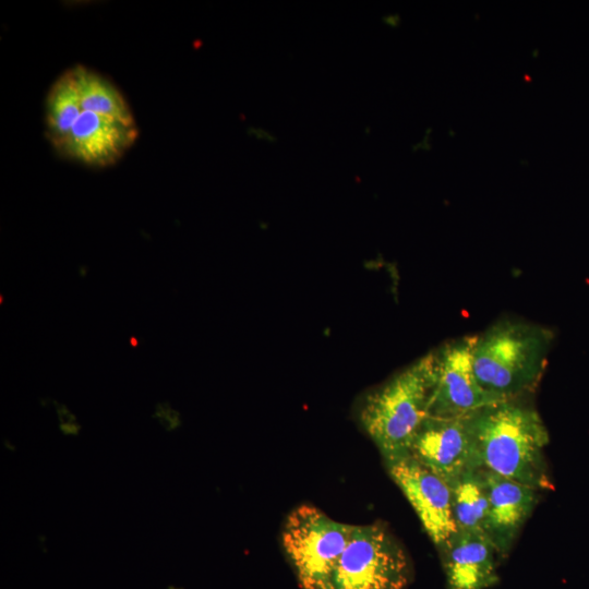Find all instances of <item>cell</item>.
I'll list each match as a JSON object with an SVG mask.
<instances>
[{
	"label": "cell",
	"mask_w": 589,
	"mask_h": 589,
	"mask_svg": "<svg viewBox=\"0 0 589 589\" xmlns=\"http://www.w3.org/2000/svg\"><path fill=\"white\" fill-rule=\"evenodd\" d=\"M552 339V332L538 324L508 318L494 323L476 338L479 384L500 401L530 394L545 370Z\"/></svg>",
	"instance_id": "3957f363"
},
{
	"label": "cell",
	"mask_w": 589,
	"mask_h": 589,
	"mask_svg": "<svg viewBox=\"0 0 589 589\" xmlns=\"http://www.w3.org/2000/svg\"><path fill=\"white\" fill-rule=\"evenodd\" d=\"M80 110L79 86L71 67L50 86L45 104L46 136L55 151L67 137Z\"/></svg>",
	"instance_id": "4fadbf2b"
},
{
	"label": "cell",
	"mask_w": 589,
	"mask_h": 589,
	"mask_svg": "<svg viewBox=\"0 0 589 589\" xmlns=\"http://www.w3.org/2000/svg\"><path fill=\"white\" fill-rule=\"evenodd\" d=\"M137 135V127L118 123L81 106L79 116L56 152L65 159L105 168L116 164Z\"/></svg>",
	"instance_id": "9c48e42d"
},
{
	"label": "cell",
	"mask_w": 589,
	"mask_h": 589,
	"mask_svg": "<svg viewBox=\"0 0 589 589\" xmlns=\"http://www.w3.org/2000/svg\"><path fill=\"white\" fill-rule=\"evenodd\" d=\"M130 344L132 345V347H136L139 341H137V339L135 337H131L130 338Z\"/></svg>",
	"instance_id": "ac0fdd59"
},
{
	"label": "cell",
	"mask_w": 589,
	"mask_h": 589,
	"mask_svg": "<svg viewBox=\"0 0 589 589\" xmlns=\"http://www.w3.org/2000/svg\"><path fill=\"white\" fill-rule=\"evenodd\" d=\"M477 335L452 339L434 350L436 381L429 416L465 418L476 410L497 402L479 384L473 370ZM502 401V400H501Z\"/></svg>",
	"instance_id": "8992f818"
},
{
	"label": "cell",
	"mask_w": 589,
	"mask_h": 589,
	"mask_svg": "<svg viewBox=\"0 0 589 589\" xmlns=\"http://www.w3.org/2000/svg\"><path fill=\"white\" fill-rule=\"evenodd\" d=\"M410 579L407 552L383 524L353 525L332 589H406Z\"/></svg>",
	"instance_id": "5b68a950"
},
{
	"label": "cell",
	"mask_w": 589,
	"mask_h": 589,
	"mask_svg": "<svg viewBox=\"0 0 589 589\" xmlns=\"http://www.w3.org/2000/svg\"><path fill=\"white\" fill-rule=\"evenodd\" d=\"M249 133L256 140L266 143H275L277 141V136L271 130L262 127H251Z\"/></svg>",
	"instance_id": "e0dca14e"
},
{
	"label": "cell",
	"mask_w": 589,
	"mask_h": 589,
	"mask_svg": "<svg viewBox=\"0 0 589 589\" xmlns=\"http://www.w3.org/2000/svg\"><path fill=\"white\" fill-rule=\"evenodd\" d=\"M81 106L118 123L136 127L132 110L118 87L85 65H73Z\"/></svg>",
	"instance_id": "7c38bea8"
},
{
	"label": "cell",
	"mask_w": 589,
	"mask_h": 589,
	"mask_svg": "<svg viewBox=\"0 0 589 589\" xmlns=\"http://www.w3.org/2000/svg\"><path fill=\"white\" fill-rule=\"evenodd\" d=\"M436 381L434 350L366 393L358 420L385 462L409 455L426 417Z\"/></svg>",
	"instance_id": "7a4b0ae2"
},
{
	"label": "cell",
	"mask_w": 589,
	"mask_h": 589,
	"mask_svg": "<svg viewBox=\"0 0 589 589\" xmlns=\"http://www.w3.org/2000/svg\"><path fill=\"white\" fill-rule=\"evenodd\" d=\"M481 470L489 498L484 533L496 553L505 556L538 504L539 494L519 482Z\"/></svg>",
	"instance_id": "30bf717a"
},
{
	"label": "cell",
	"mask_w": 589,
	"mask_h": 589,
	"mask_svg": "<svg viewBox=\"0 0 589 589\" xmlns=\"http://www.w3.org/2000/svg\"><path fill=\"white\" fill-rule=\"evenodd\" d=\"M56 412L59 421V429L64 435L74 436L80 433L81 425L76 421V417L70 409L60 402H55Z\"/></svg>",
	"instance_id": "2e32d148"
},
{
	"label": "cell",
	"mask_w": 589,
	"mask_h": 589,
	"mask_svg": "<svg viewBox=\"0 0 589 589\" xmlns=\"http://www.w3.org/2000/svg\"><path fill=\"white\" fill-rule=\"evenodd\" d=\"M352 527L310 504L290 510L284 520L280 540L301 589H332L333 576Z\"/></svg>",
	"instance_id": "277c9868"
},
{
	"label": "cell",
	"mask_w": 589,
	"mask_h": 589,
	"mask_svg": "<svg viewBox=\"0 0 589 589\" xmlns=\"http://www.w3.org/2000/svg\"><path fill=\"white\" fill-rule=\"evenodd\" d=\"M450 489L457 530L484 533L489 498L482 470L480 468L467 470L450 485Z\"/></svg>",
	"instance_id": "5bb4252c"
},
{
	"label": "cell",
	"mask_w": 589,
	"mask_h": 589,
	"mask_svg": "<svg viewBox=\"0 0 589 589\" xmlns=\"http://www.w3.org/2000/svg\"><path fill=\"white\" fill-rule=\"evenodd\" d=\"M476 468L527 485L552 490L544 449L548 429L538 411L519 399L497 401L466 417Z\"/></svg>",
	"instance_id": "6da1fadb"
},
{
	"label": "cell",
	"mask_w": 589,
	"mask_h": 589,
	"mask_svg": "<svg viewBox=\"0 0 589 589\" xmlns=\"http://www.w3.org/2000/svg\"><path fill=\"white\" fill-rule=\"evenodd\" d=\"M440 552L448 589H485L497 581V553L484 533L457 530Z\"/></svg>",
	"instance_id": "8fae6325"
},
{
	"label": "cell",
	"mask_w": 589,
	"mask_h": 589,
	"mask_svg": "<svg viewBox=\"0 0 589 589\" xmlns=\"http://www.w3.org/2000/svg\"><path fill=\"white\" fill-rule=\"evenodd\" d=\"M409 454L449 486L464 472L476 468L472 437L466 417H426L413 438Z\"/></svg>",
	"instance_id": "ba28073f"
},
{
	"label": "cell",
	"mask_w": 589,
	"mask_h": 589,
	"mask_svg": "<svg viewBox=\"0 0 589 589\" xmlns=\"http://www.w3.org/2000/svg\"><path fill=\"white\" fill-rule=\"evenodd\" d=\"M385 465L392 480L401 490L425 532L441 551L457 531L449 484L410 454Z\"/></svg>",
	"instance_id": "52a82bcc"
},
{
	"label": "cell",
	"mask_w": 589,
	"mask_h": 589,
	"mask_svg": "<svg viewBox=\"0 0 589 589\" xmlns=\"http://www.w3.org/2000/svg\"><path fill=\"white\" fill-rule=\"evenodd\" d=\"M153 418L157 419L159 424L168 432L181 425L180 413L168 401L158 402L155 406Z\"/></svg>",
	"instance_id": "9a60e30c"
}]
</instances>
